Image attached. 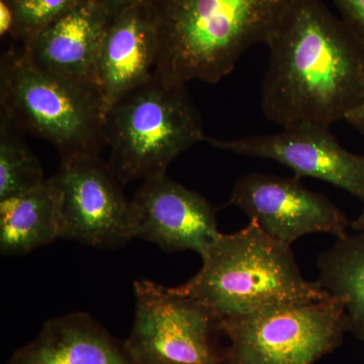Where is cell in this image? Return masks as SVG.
Returning <instances> with one entry per match:
<instances>
[{
	"instance_id": "obj_1",
	"label": "cell",
	"mask_w": 364,
	"mask_h": 364,
	"mask_svg": "<svg viewBox=\"0 0 364 364\" xmlns=\"http://www.w3.org/2000/svg\"><path fill=\"white\" fill-rule=\"evenodd\" d=\"M267 45L261 107L282 129H330L363 100L364 48L321 0H293Z\"/></svg>"
},
{
	"instance_id": "obj_2",
	"label": "cell",
	"mask_w": 364,
	"mask_h": 364,
	"mask_svg": "<svg viewBox=\"0 0 364 364\" xmlns=\"http://www.w3.org/2000/svg\"><path fill=\"white\" fill-rule=\"evenodd\" d=\"M158 37L155 76L217 83L249 48L267 44L293 0H146Z\"/></svg>"
},
{
	"instance_id": "obj_3",
	"label": "cell",
	"mask_w": 364,
	"mask_h": 364,
	"mask_svg": "<svg viewBox=\"0 0 364 364\" xmlns=\"http://www.w3.org/2000/svg\"><path fill=\"white\" fill-rule=\"evenodd\" d=\"M200 258V272L172 289L218 320L332 299L318 282L301 275L291 245L275 240L253 221L236 233L220 234Z\"/></svg>"
},
{
	"instance_id": "obj_4",
	"label": "cell",
	"mask_w": 364,
	"mask_h": 364,
	"mask_svg": "<svg viewBox=\"0 0 364 364\" xmlns=\"http://www.w3.org/2000/svg\"><path fill=\"white\" fill-rule=\"evenodd\" d=\"M0 104L21 131L55 146L61 159L100 156L107 147V114L95 87L38 68L23 46L2 54Z\"/></svg>"
},
{
	"instance_id": "obj_5",
	"label": "cell",
	"mask_w": 364,
	"mask_h": 364,
	"mask_svg": "<svg viewBox=\"0 0 364 364\" xmlns=\"http://www.w3.org/2000/svg\"><path fill=\"white\" fill-rule=\"evenodd\" d=\"M105 133L109 166L123 186L166 174L170 163L207 139L186 86L156 76L112 105Z\"/></svg>"
},
{
	"instance_id": "obj_6",
	"label": "cell",
	"mask_w": 364,
	"mask_h": 364,
	"mask_svg": "<svg viewBox=\"0 0 364 364\" xmlns=\"http://www.w3.org/2000/svg\"><path fill=\"white\" fill-rule=\"evenodd\" d=\"M230 345L228 364H314L349 331L337 299L267 309L218 320Z\"/></svg>"
},
{
	"instance_id": "obj_7",
	"label": "cell",
	"mask_w": 364,
	"mask_h": 364,
	"mask_svg": "<svg viewBox=\"0 0 364 364\" xmlns=\"http://www.w3.org/2000/svg\"><path fill=\"white\" fill-rule=\"evenodd\" d=\"M135 314L124 347L134 364H228L212 335L218 318L152 280L134 282Z\"/></svg>"
},
{
	"instance_id": "obj_8",
	"label": "cell",
	"mask_w": 364,
	"mask_h": 364,
	"mask_svg": "<svg viewBox=\"0 0 364 364\" xmlns=\"http://www.w3.org/2000/svg\"><path fill=\"white\" fill-rule=\"evenodd\" d=\"M49 181L58 198L60 238L102 249L134 238L131 200L109 162L100 156L61 159Z\"/></svg>"
},
{
	"instance_id": "obj_9",
	"label": "cell",
	"mask_w": 364,
	"mask_h": 364,
	"mask_svg": "<svg viewBox=\"0 0 364 364\" xmlns=\"http://www.w3.org/2000/svg\"><path fill=\"white\" fill-rule=\"evenodd\" d=\"M229 205L240 208L262 231L287 245L306 235L327 233L338 238L347 235L346 215L296 176H242L235 183Z\"/></svg>"
},
{
	"instance_id": "obj_10",
	"label": "cell",
	"mask_w": 364,
	"mask_h": 364,
	"mask_svg": "<svg viewBox=\"0 0 364 364\" xmlns=\"http://www.w3.org/2000/svg\"><path fill=\"white\" fill-rule=\"evenodd\" d=\"M205 142L234 154L274 160L293 170L296 178L320 179L364 203V156L344 149L329 128L291 127L231 140L207 136Z\"/></svg>"
},
{
	"instance_id": "obj_11",
	"label": "cell",
	"mask_w": 364,
	"mask_h": 364,
	"mask_svg": "<svg viewBox=\"0 0 364 364\" xmlns=\"http://www.w3.org/2000/svg\"><path fill=\"white\" fill-rule=\"evenodd\" d=\"M131 205L134 238L166 253L191 250L200 256L221 234L210 203L167 174L143 181Z\"/></svg>"
},
{
	"instance_id": "obj_12",
	"label": "cell",
	"mask_w": 364,
	"mask_h": 364,
	"mask_svg": "<svg viewBox=\"0 0 364 364\" xmlns=\"http://www.w3.org/2000/svg\"><path fill=\"white\" fill-rule=\"evenodd\" d=\"M157 58L156 26L147 1L111 18L98 51L95 76L105 114L154 77Z\"/></svg>"
},
{
	"instance_id": "obj_13",
	"label": "cell",
	"mask_w": 364,
	"mask_h": 364,
	"mask_svg": "<svg viewBox=\"0 0 364 364\" xmlns=\"http://www.w3.org/2000/svg\"><path fill=\"white\" fill-rule=\"evenodd\" d=\"M109 21L105 11L88 0L46 26L23 45V51L43 71L95 87L98 51Z\"/></svg>"
},
{
	"instance_id": "obj_14",
	"label": "cell",
	"mask_w": 364,
	"mask_h": 364,
	"mask_svg": "<svg viewBox=\"0 0 364 364\" xmlns=\"http://www.w3.org/2000/svg\"><path fill=\"white\" fill-rule=\"evenodd\" d=\"M6 364H134L119 344L90 314L50 318L38 336L14 351Z\"/></svg>"
},
{
	"instance_id": "obj_15",
	"label": "cell",
	"mask_w": 364,
	"mask_h": 364,
	"mask_svg": "<svg viewBox=\"0 0 364 364\" xmlns=\"http://www.w3.org/2000/svg\"><path fill=\"white\" fill-rule=\"evenodd\" d=\"M58 238V198L49 179L32 191L0 200L2 255H26Z\"/></svg>"
},
{
	"instance_id": "obj_16",
	"label": "cell",
	"mask_w": 364,
	"mask_h": 364,
	"mask_svg": "<svg viewBox=\"0 0 364 364\" xmlns=\"http://www.w3.org/2000/svg\"><path fill=\"white\" fill-rule=\"evenodd\" d=\"M318 268V284L343 305L349 331L364 340V231L338 238Z\"/></svg>"
},
{
	"instance_id": "obj_17",
	"label": "cell",
	"mask_w": 364,
	"mask_h": 364,
	"mask_svg": "<svg viewBox=\"0 0 364 364\" xmlns=\"http://www.w3.org/2000/svg\"><path fill=\"white\" fill-rule=\"evenodd\" d=\"M23 131L6 112L0 114V200L44 184L42 165L33 154Z\"/></svg>"
},
{
	"instance_id": "obj_18",
	"label": "cell",
	"mask_w": 364,
	"mask_h": 364,
	"mask_svg": "<svg viewBox=\"0 0 364 364\" xmlns=\"http://www.w3.org/2000/svg\"><path fill=\"white\" fill-rule=\"evenodd\" d=\"M13 11L16 28L13 39L25 45L33 36L74 7L88 0H4Z\"/></svg>"
},
{
	"instance_id": "obj_19",
	"label": "cell",
	"mask_w": 364,
	"mask_h": 364,
	"mask_svg": "<svg viewBox=\"0 0 364 364\" xmlns=\"http://www.w3.org/2000/svg\"><path fill=\"white\" fill-rule=\"evenodd\" d=\"M340 18L364 48V0H332Z\"/></svg>"
},
{
	"instance_id": "obj_20",
	"label": "cell",
	"mask_w": 364,
	"mask_h": 364,
	"mask_svg": "<svg viewBox=\"0 0 364 364\" xmlns=\"http://www.w3.org/2000/svg\"><path fill=\"white\" fill-rule=\"evenodd\" d=\"M91 1L95 2L112 18L122 11L130 9L136 4H142L146 0H91Z\"/></svg>"
},
{
	"instance_id": "obj_21",
	"label": "cell",
	"mask_w": 364,
	"mask_h": 364,
	"mask_svg": "<svg viewBox=\"0 0 364 364\" xmlns=\"http://www.w3.org/2000/svg\"><path fill=\"white\" fill-rule=\"evenodd\" d=\"M16 20L11 7L4 0H0V36L1 39L14 37Z\"/></svg>"
},
{
	"instance_id": "obj_22",
	"label": "cell",
	"mask_w": 364,
	"mask_h": 364,
	"mask_svg": "<svg viewBox=\"0 0 364 364\" xmlns=\"http://www.w3.org/2000/svg\"><path fill=\"white\" fill-rule=\"evenodd\" d=\"M345 121L348 122L354 128L358 129L364 136V97L350 112H348Z\"/></svg>"
},
{
	"instance_id": "obj_23",
	"label": "cell",
	"mask_w": 364,
	"mask_h": 364,
	"mask_svg": "<svg viewBox=\"0 0 364 364\" xmlns=\"http://www.w3.org/2000/svg\"><path fill=\"white\" fill-rule=\"evenodd\" d=\"M351 226L356 232L364 231V208L363 213L358 215V219L352 223Z\"/></svg>"
}]
</instances>
